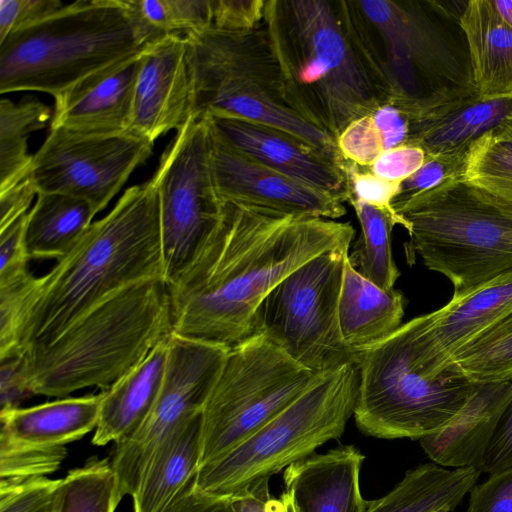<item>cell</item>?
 <instances>
[{"mask_svg": "<svg viewBox=\"0 0 512 512\" xmlns=\"http://www.w3.org/2000/svg\"><path fill=\"white\" fill-rule=\"evenodd\" d=\"M27 214L0 231V286L30 273L25 246Z\"/></svg>", "mask_w": 512, "mask_h": 512, "instance_id": "7bdbcfd3", "label": "cell"}, {"mask_svg": "<svg viewBox=\"0 0 512 512\" xmlns=\"http://www.w3.org/2000/svg\"><path fill=\"white\" fill-rule=\"evenodd\" d=\"M461 176L512 204V115L470 147Z\"/></svg>", "mask_w": 512, "mask_h": 512, "instance_id": "836d02e7", "label": "cell"}, {"mask_svg": "<svg viewBox=\"0 0 512 512\" xmlns=\"http://www.w3.org/2000/svg\"><path fill=\"white\" fill-rule=\"evenodd\" d=\"M511 396V381L474 382L460 411L444 427L419 440L424 452L442 466L478 469Z\"/></svg>", "mask_w": 512, "mask_h": 512, "instance_id": "603a6c76", "label": "cell"}, {"mask_svg": "<svg viewBox=\"0 0 512 512\" xmlns=\"http://www.w3.org/2000/svg\"><path fill=\"white\" fill-rule=\"evenodd\" d=\"M410 248L461 297L512 269V204L461 175L393 205Z\"/></svg>", "mask_w": 512, "mask_h": 512, "instance_id": "ba28073f", "label": "cell"}, {"mask_svg": "<svg viewBox=\"0 0 512 512\" xmlns=\"http://www.w3.org/2000/svg\"><path fill=\"white\" fill-rule=\"evenodd\" d=\"M337 148L344 160L369 167L385 151L383 139L372 116L351 122L336 138Z\"/></svg>", "mask_w": 512, "mask_h": 512, "instance_id": "60d3db41", "label": "cell"}, {"mask_svg": "<svg viewBox=\"0 0 512 512\" xmlns=\"http://www.w3.org/2000/svg\"><path fill=\"white\" fill-rule=\"evenodd\" d=\"M512 467V396L510 397L494 433L487 445L478 470L495 474Z\"/></svg>", "mask_w": 512, "mask_h": 512, "instance_id": "7dc6e473", "label": "cell"}, {"mask_svg": "<svg viewBox=\"0 0 512 512\" xmlns=\"http://www.w3.org/2000/svg\"><path fill=\"white\" fill-rule=\"evenodd\" d=\"M467 512H512V467L474 485Z\"/></svg>", "mask_w": 512, "mask_h": 512, "instance_id": "bcb514c9", "label": "cell"}, {"mask_svg": "<svg viewBox=\"0 0 512 512\" xmlns=\"http://www.w3.org/2000/svg\"><path fill=\"white\" fill-rule=\"evenodd\" d=\"M500 18L512 28V0H492Z\"/></svg>", "mask_w": 512, "mask_h": 512, "instance_id": "11a10c76", "label": "cell"}, {"mask_svg": "<svg viewBox=\"0 0 512 512\" xmlns=\"http://www.w3.org/2000/svg\"><path fill=\"white\" fill-rule=\"evenodd\" d=\"M425 151L413 144H403L383 151L368 168L376 176L401 183L425 162Z\"/></svg>", "mask_w": 512, "mask_h": 512, "instance_id": "ee69618b", "label": "cell"}, {"mask_svg": "<svg viewBox=\"0 0 512 512\" xmlns=\"http://www.w3.org/2000/svg\"><path fill=\"white\" fill-rule=\"evenodd\" d=\"M152 149V142L130 132L89 134L50 128L33 156L30 176L38 193L81 198L99 213Z\"/></svg>", "mask_w": 512, "mask_h": 512, "instance_id": "9a60e30c", "label": "cell"}, {"mask_svg": "<svg viewBox=\"0 0 512 512\" xmlns=\"http://www.w3.org/2000/svg\"><path fill=\"white\" fill-rule=\"evenodd\" d=\"M37 281L38 277L30 272L0 286V360L21 356L20 332Z\"/></svg>", "mask_w": 512, "mask_h": 512, "instance_id": "74e56055", "label": "cell"}, {"mask_svg": "<svg viewBox=\"0 0 512 512\" xmlns=\"http://www.w3.org/2000/svg\"><path fill=\"white\" fill-rule=\"evenodd\" d=\"M360 51L405 113L477 92L459 24L464 9L439 1L343 0Z\"/></svg>", "mask_w": 512, "mask_h": 512, "instance_id": "277c9868", "label": "cell"}, {"mask_svg": "<svg viewBox=\"0 0 512 512\" xmlns=\"http://www.w3.org/2000/svg\"><path fill=\"white\" fill-rule=\"evenodd\" d=\"M62 5L59 0H0V43L13 30Z\"/></svg>", "mask_w": 512, "mask_h": 512, "instance_id": "c3c4849f", "label": "cell"}, {"mask_svg": "<svg viewBox=\"0 0 512 512\" xmlns=\"http://www.w3.org/2000/svg\"><path fill=\"white\" fill-rule=\"evenodd\" d=\"M365 456L353 445L313 454L284 470L285 490L299 512H366L370 501L360 490Z\"/></svg>", "mask_w": 512, "mask_h": 512, "instance_id": "7402d4cb", "label": "cell"}, {"mask_svg": "<svg viewBox=\"0 0 512 512\" xmlns=\"http://www.w3.org/2000/svg\"><path fill=\"white\" fill-rule=\"evenodd\" d=\"M348 252L329 250L304 263L267 295L256 313L255 333L317 374L356 364L343 341L338 314Z\"/></svg>", "mask_w": 512, "mask_h": 512, "instance_id": "7c38bea8", "label": "cell"}, {"mask_svg": "<svg viewBox=\"0 0 512 512\" xmlns=\"http://www.w3.org/2000/svg\"><path fill=\"white\" fill-rule=\"evenodd\" d=\"M229 349L185 339L169 338L163 384L141 426L116 444L111 460L116 500L133 496L156 447L179 424L202 412Z\"/></svg>", "mask_w": 512, "mask_h": 512, "instance_id": "5bb4252c", "label": "cell"}, {"mask_svg": "<svg viewBox=\"0 0 512 512\" xmlns=\"http://www.w3.org/2000/svg\"><path fill=\"white\" fill-rule=\"evenodd\" d=\"M474 467L446 470L426 463L408 470L385 496L370 501L366 512H452L480 476Z\"/></svg>", "mask_w": 512, "mask_h": 512, "instance_id": "f1b7e54d", "label": "cell"}, {"mask_svg": "<svg viewBox=\"0 0 512 512\" xmlns=\"http://www.w3.org/2000/svg\"><path fill=\"white\" fill-rule=\"evenodd\" d=\"M371 116L383 139L385 150L407 144L409 121L400 108L386 103L376 109Z\"/></svg>", "mask_w": 512, "mask_h": 512, "instance_id": "816d5d0a", "label": "cell"}, {"mask_svg": "<svg viewBox=\"0 0 512 512\" xmlns=\"http://www.w3.org/2000/svg\"><path fill=\"white\" fill-rule=\"evenodd\" d=\"M233 512H277L278 499L271 498L269 478L258 480L228 497Z\"/></svg>", "mask_w": 512, "mask_h": 512, "instance_id": "db71d44e", "label": "cell"}, {"mask_svg": "<svg viewBox=\"0 0 512 512\" xmlns=\"http://www.w3.org/2000/svg\"><path fill=\"white\" fill-rule=\"evenodd\" d=\"M202 412L179 424L154 450L132 496L134 512H163L201 465Z\"/></svg>", "mask_w": 512, "mask_h": 512, "instance_id": "83f0119b", "label": "cell"}, {"mask_svg": "<svg viewBox=\"0 0 512 512\" xmlns=\"http://www.w3.org/2000/svg\"><path fill=\"white\" fill-rule=\"evenodd\" d=\"M169 338L160 341L143 361L102 391L99 420L91 440L93 445L122 442L144 422L163 384Z\"/></svg>", "mask_w": 512, "mask_h": 512, "instance_id": "cb8c5ba5", "label": "cell"}, {"mask_svg": "<svg viewBox=\"0 0 512 512\" xmlns=\"http://www.w3.org/2000/svg\"><path fill=\"white\" fill-rule=\"evenodd\" d=\"M62 512H115V475L108 458L91 457L62 478Z\"/></svg>", "mask_w": 512, "mask_h": 512, "instance_id": "e575fe53", "label": "cell"}, {"mask_svg": "<svg viewBox=\"0 0 512 512\" xmlns=\"http://www.w3.org/2000/svg\"><path fill=\"white\" fill-rule=\"evenodd\" d=\"M192 84V115L232 117L290 133L334 161L336 139L290 106L279 63L262 22L245 31L212 26L184 34Z\"/></svg>", "mask_w": 512, "mask_h": 512, "instance_id": "52a82bcc", "label": "cell"}, {"mask_svg": "<svg viewBox=\"0 0 512 512\" xmlns=\"http://www.w3.org/2000/svg\"><path fill=\"white\" fill-rule=\"evenodd\" d=\"M359 386L355 363L322 374L297 399L220 457L202 465L195 483L202 491L230 497L311 455L344 433Z\"/></svg>", "mask_w": 512, "mask_h": 512, "instance_id": "9c48e42d", "label": "cell"}, {"mask_svg": "<svg viewBox=\"0 0 512 512\" xmlns=\"http://www.w3.org/2000/svg\"><path fill=\"white\" fill-rule=\"evenodd\" d=\"M102 397L103 392L0 411V439L37 446H65L96 429Z\"/></svg>", "mask_w": 512, "mask_h": 512, "instance_id": "4316f807", "label": "cell"}, {"mask_svg": "<svg viewBox=\"0 0 512 512\" xmlns=\"http://www.w3.org/2000/svg\"><path fill=\"white\" fill-rule=\"evenodd\" d=\"M172 334L167 283L150 279L111 295L51 343L21 356L33 395L64 397L78 390L109 389Z\"/></svg>", "mask_w": 512, "mask_h": 512, "instance_id": "5b68a950", "label": "cell"}, {"mask_svg": "<svg viewBox=\"0 0 512 512\" xmlns=\"http://www.w3.org/2000/svg\"><path fill=\"white\" fill-rule=\"evenodd\" d=\"M341 168L348 186V198L367 203L391 216L397 225L405 227L402 218L393 208L400 183L390 182L373 174L368 167H361L342 160Z\"/></svg>", "mask_w": 512, "mask_h": 512, "instance_id": "ab89813d", "label": "cell"}, {"mask_svg": "<svg viewBox=\"0 0 512 512\" xmlns=\"http://www.w3.org/2000/svg\"><path fill=\"white\" fill-rule=\"evenodd\" d=\"M321 375L262 334L229 349L202 410L200 467L248 438Z\"/></svg>", "mask_w": 512, "mask_h": 512, "instance_id": "30bf717a", "label": "cell"}, {"mask_svg": "<svg viewBox=\"0 0 512 512\" xmlns=\"http://www.w3.org/2000/svg\"><path fill=\"white\" fill-rule=\"evenodd\" d=\"M472 79L482 97H512V28L492 0H469L459 18Z\"/></svg>", "mask_w": 512, "mask_h": 512, "instance_id": "484cf974", "label": "cell"}, {"mask_svg": "<svg viewBox=\"0 0 512 512\" xmlns=\"http://www.w3.org/2000/svg\"><path fill=\"white\" fill-rule=\"evenodd\" d=\"M196 475L163 512H233L228 497L208 494L197 487Z\"/></svg>", "mask_w": 512, "mask_h": 512, "instance_id": "681fc988", "label": "cell"}, {"mask_svg": "<svg viewBox=\"0 0 512 512\" xmlns=\"http://www.w3.org/2000/svg\"><path fill=\"white\" fill-rule=\"evenodd\" d=\"M141 18L167 34H187L212 26V0H132Z\"/></svg>", "mask_w": 512, "mask_h": 512, "instance_id": "d590c367", "label": "cell"}, {"mask_svg": "<svg viewBox=\"0 0 512 512\" xmlns=\"http://www.w3.org/2000/svg\"><path fill=\"white\" fill-rule=\"evenodd\" d=\"M211 140L213 179L223 202L331 220L346 214V200L342 196L273 170L220 141L212 133Z\"/></svg>", "mask_w": 512, "mask_h": 512, "instance_id": "e0dca14e", "label": "cell"}, {"mask_svg": "<svg viewBox=\"0 0 512 512\" xmlns=\"http://www.w3.org/2000/svg\"><path fill=\"white\" fill-rule=\"evenodd\" d=\"M1 410L17 408L18 404L34 396L27 387L21 370V356L0 360Z\"/></svg>", "mask_w": 512, "mask_h": 512, "instance_id": "f5cc1de1", "label": "cell"}, {"mask_svg": "<svg viewBox=\"0 0 512 512\" xmlns=\"http://www.w3.org/2000/svg\"><path fill=\"white\" fill-rule=\"evenodd\" d=\"M343 341L356 357L393 334L402 324L404 297L363 277L345 258L339 297Z\"/></svg>", "mask_w": 512, "mask_h": 512, "instance_id": "d4e9b609", "label": "cell"}, {"mask_svg": "<svg viewBox=\"0 0 512 512\" xmlns=\"http://www.w3.org/2000/svg\"><path fill=\"white\" fill-rule=\"evenodd\" d=\"M163 36L141 18L132 0L63 4L0 43V93L32 90L55 98Z\"/></svg>", "mask_w": 512, "mask_h": 512, "instance_id": "8992f818", "label": "cell"}, {"mask_svg": "<svg viewBox=\"0 0 512 512\" xmlns=\"http://www.w3.org/2000/svg\"><path fill=\"white\" fill-rule=\"evenodd\" d=\"M357 215L361 233L352 251L350 264L366 279L384 290L394 288L400 273L391 248L392 229L397 223L387 213L358 200L349 199Z\"/></svg>", "mask_w": 512, "mask_h": 512, "instance_id": "1f68e13d", "label": "cell"}, {"mask_svg": "<svg viewBox=\"0 0 512 512\" xmlns=\"http://www.w3.org/2000/svg\"><path fill=\"white\" fill-rule=\"evenodd\" d=\"M147 49L88 76L56 96L51 128L89 134L129 132L136 83Z\"/></svg>", "mask_w": 512, "mask_h": 512, "instance_id": "ffe728a7", "label": "cell"}, {"mask_svg": "<svg viewBox=\"0 0 512 512\" xmlns=\"http://www.w3.org/2000/svg\"><path fill=\"white\" fill-rule=\"evenodd\" d=\"M348 222L224 202L221 220L186 269L167 284L172 334L231 349L254 336L267 295L312 258L349 249Z\"/></svg>", "mask_w": 512, "mask_h": 512, "instance_id": "6da1fadb", "label": "cell"}, {"mask_svg": "<svg viewBox=\"0 0 512 512\" xmlns=\"http://www.w3.org/2000/svg\"><path fill=\"white\" fill-rule=\"evenodd\" d=\"M443 372L472 382L512 380V313L462 347Z\"/></svg>", "mask_w": 512, "mask_h": 512, "instance_id": "d6a6232c", "label": "cell"}, {"mask_svg": "<svg viewBox=\"0 0 512 512\" xmlns=\"http://www.w3.org/2000/svg\"><path fill=\"white\" fill-rule=\"evenodd\" d=\"M150 279L164 280L159 201L152 180L126 189L112 210L38 277L20 332L21 356L51 343L111 295Z\"/></svg>", "mask_w": 512, "mask_h": 512, "instance_id": "7a4b0ae2", "label": "cell"}, {"mask_svg": "<svg viewBox=\"0 0 512 512\" xmlns=\"http://www.w3.org/2000/svg\"><path fill=\"white\" fill-rule=\"evenodd\" d=\"M50 117V107L36 97L26 96L16 103L0 100V191L31 174L34 155L28 152L27 140Z\"/></svg>", "mask_w": 512, "mask_h": 512, "instance_id": "4dcf8cb0", "label": "cell"}, {"mask_svg": "<svg viewBox=\"0 0 512 512\" xmlns=\"http://www.w3.org/2000/svg\"><path fill=\"white\" fill-rule=\"evenodd\" d=\"M62 479L0 480V512H62Z\"/></svg>", "mask_w": 512, "mask_h": 512, "instance_id": "f35d334b", "label": "cell"}, {"mask_svg": "<svg viewBox=\"0 0 512 512\" xmlns=\"http://www.w3.org/2000/svg\"><path fill=\"white\" fill-rule=\"evenodd\" d=\"M512 313V269L397 330L410 367L439 377L466 344Z\"/></svg>", "mask_w": 512, "mask_h": 512, "instance_id": "2e32d148", "label": "cell"}, {"mask_svg": "<svg viewBox=\"0 0 512 512\" xmlns=\"http://www.w3.org/2000/svg\"><path fill=\"white\" fill-rule=\"evenodd\" d=\"M510 115L512 97L488 98L473 92L406 114L407 144L421 147L426 156L464 158L478 139Z\"/></svg>", "mask_w": 512, "mask_h": 512, "instance_id": "44dd1931", "label": "cell"}, {"mask_svg": "<svg viewBox=\"0 0 512 512\" xmlns=\"http://www.w3.org/2000/svg\"><path fill=\"white\" fill-rule=\"evenodd\" d=\"M37 194V188L30 175L20 182L1 190L0 231L27 214V210Z\"/></svg>", "mask_w": 512, "mask_h": 512, "instance_id": "f907efd6", "label": "cell"}, {"mask_svg": "<svg viewBox=\"0 0 512 512\" xmlns=\"http://www.w3.org/2000/svg\"><path fill=\"white\" fill-rule=\"evenodd\" d=\"M192 113V84L184 35H164L145 52L129 132L154 143L170 130L181 129Z\"/></svg>", "mask_w": 512, "mask_h": 512, "instance_id": "ac0fdd59", "label": "cell"}, {"mask_svg": "<svg viewBox=\"0 0 512 512\" xmlns=\"http://www.w3.org/2000/svg\"><path fill=\"white\" fill-rule=\"evenodd\" d=\"M353 412L366 435L420 440L444 427L467 402L474 382L443 372L428 379L413 370L394 332L358 355Z\"/></svg>", "mask_w": 512, "mask_h": 512, "instance_id": "8fae6325", "label": "cell"}, {"mask_svg": "<svg viewBox=\"0 0 512 512\" xmlns=\"http://www.w3.org/2000/svg\"><path fill=\"white\" fill-rule=\"evenodd\" d=\"M211 133L191 116L163 152L152 182L157 190L164 280L173 282L215 232L223 213L211 167Z\"/></svg>", "mask_w": 512, "mask_h": 512, "instance_id": "4fadbf2b", "label": "cell"}, {"mask_svg": "<svg viewBox=\"0 0 512 512\" xmlns=\"http://www.w3.org/2000/svg\"><path fill=\"white\" fill-rule=\"evenodd\" d=\"M466 157V156H465ZM464 158H443L426 156L423 165L409 178L400 183L393 205L432 189L448 178L461 175Z\"/></svg>", "mask_w": 512, "mask_h": 512, "instance_id": "b9f144b4", "label": "cell"}, {"mask_svg": "<svg viewBox=\"0 0 512 512\" xmlns=\"http://www.w3.org/2000/svg\"><path fill=\"white\" fill-rule=\"evenodd\" d=\"M263 25L292 109L335 139L389 103L349 28L343 0H266Z\"/></svg>", "mask_w": 512, "mask_h": 512, "instance_id": "3957f363", "label": "cell"}, {"mask_svg": "<svg viewBox=\"0 0 512 512\" xmlns=\"http://www.w3.org/2000/svg\"><path fill=\"white\" fill-rule=\"evenodd\" d=\"M266 0H212V27L226 31H245L263 20Z\"/></svg>", "mask_w": 512, "mask_h": 512, "instance_id": "f6af8a7d", "label": "cell"}, {"mask_svg": "<svg viewBox=\"0 0 512 512\" xmlns=\"http://www.w3.org/2000/svg\"><path fill=\"white\" fill-rule=\"evenodd\" d=\"M96 214L84 199L39 192L27 214L25 246L29 259L64 257L93 223Z\"/></svg>", "mask_w": 512, "mask_h": 512, "instance_id": "f546056e", "label": "cell"}, {"mask_svg": "<svg viewBox=\"0 0 512 512\" xmlns=\"http://www.w3.org/2000/svg\"><path fill=\"white\" fill-rule=\"evenodd\" d=\"M220 141L257 162L310 186L348 198L338 163L304 140L280 129L239 118L203 117Z\"/></svg>", "mask_w": 512, "mask_h": 512, "instance_id": "d6986e66", "label": "cell"}, {"mask_svg": "<svg viewBox=\"0 0 512 512\" xmlns=\"http://www.w3.org/2000/svg\"><path fill=\"white\" fill-rule=\"evenodd\" d=\"M67 456L64 446H37L0 439V480H25L54 473Z\"/></svg>", "mask_w": 512, "mask_h": 512, "instance_id": "8d00e7d4", "label": "cell"}, {"mask_svg": "<svg viewBox=\"0 0 512 512\" xmlns=\"http://www.w3.org/2000/svg\"><path fill=\"white\" fill-rule=\"evenodd\" d=\"M277 512H299L293 494L285 490L278 498Z\"/></svg>", "mask_w": 512, "mask_h": 512, "instance_id": "9f6ffc18", "label": "cell"}]
</instances>
